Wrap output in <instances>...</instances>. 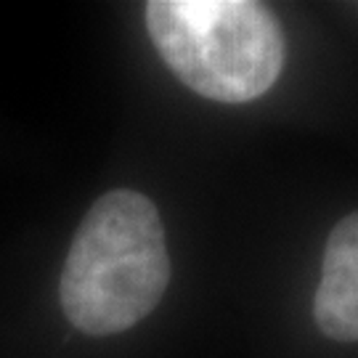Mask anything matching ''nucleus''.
I'll return each instance as SVG.
<instances>
[{
    "instance_id": "1",
    "label": "nucleus",
    "mask_w": 358,
    "mask_h": 358,
    "mask_svg": "<svg viewBox=\"0 0 358 358\" xmlns=\"http://www.w3.org/2000/svg\"><path fill=\"white\" fill-rule=\"evenodd\" d=\"M170 282L165 226L149 196L115 189L77 226L59 279L69 324L93 337L125 332L159 306Z\"/></svg>"
},
{
    "instance_id": "2",
    "label": "nucleus",
    "mask_w": 358,
    "mask_h": 358,
    "mask_svg": "<svg viewBox=\"0 0 358 358\" xmlns=\"http://www.w3.org/2000/svg\"><path fill=\"white\" fill-rule=\"evenodd\" d=\"M146 29L170 72L210 101H255L284 69L282 24L255 0H149Z\"/></svg>"
},
{
    "instance_id": "3",
    "label": "nucleus",
    "mask_w": 358,
    "mask_h": 358,
    "mask_svg": "<svg viewBox=\"0 0 358 358\" xmlns=\"http://www.w3.org/2000/svg\"><path fill=\"white\" fill-rule=\"evenodd\" d=\"M316 327L337 343H358V210L332 231L313 294Z\"/></svg>"
}]
</instances>
